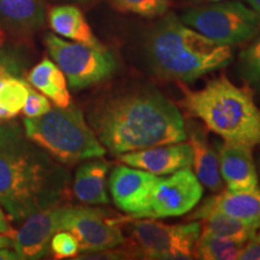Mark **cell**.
I'll return each mask as SVG.
<instances>
[{"label":"cell","instance_id":"obj_1","mask_svg":"<svg viewBox=\"0 0 260 260\" xmlns=\"http://www.w3.org/2000/svg\"><path fill=\"white\" fill-rule=\"evenodd\" d=\"M24 134L17 122L0 123V206L15 222L58 206L69 193L70 175Z\"/></svg>","mask_w":260,"mask_h":260},{"label":"cell","instance_id":"obj_2","mask_svg":"<svg viewBox=\"0 0 260 260\" xmlns=\"http://www.w3.org/2000/svg\"><path fill=\"white\" fill-rule=\"evenodd\" d=\"M90 123L104 147L117 155L187 139L181 112L152 87L126 90L104 100L94 109Z\"/></svg>","mask_w":260,"mask_h":260},{"label":"cell","instance_id":"obj_3","mask_svg":"<svg viewBox=\"0 0 260 260\" xmlns=\"http://www.w3.org/2000/svg\"><path fill=\"white\" fill-rule=\"evenodd\" d=\"M146 57L160 79L193 82L228 67L234 54L232 46L206 38L170 14L149 32Z\"/></svg>","mask_w":260,"mask_h":260},{"label":"cell","instance_id":"obj_4","mask_svg":"<svg viewBox=\"0 0 260 260\" xmlns=\"http://www.w3.org/2000/svg\"><path fill=\"white\" fill-rule=\"evenodd\" d=\"M182 89V106L220 138L251 148L260 144V110L248 89L235 86L224 75L201 89Z\"/></svg>","mask_w":260,"mask_h":260},{"label":"cell","instance_id":"obj_5","mask_svg":"<svg viewBox=\"0 0 260 260\" xmlns=\"http://www.w3.org/2000/svg\"><path fill=\"white\" fill-rule=\"evenodd\" d=\"M24 134L30 141L63 165H74L92 158L104 157L106 148L87 124L80 107H52L35 118L25 117Z\"/></svg>","mask_w":260,"mask_h":260},{"label":"cell","instance_id":"obj_6","mask_svg":"<svg viewBox=\"0 0 260 260\" xmlns=\"http://www.w3.org/2000/svg\"><path fill=\"white\" fill-rule=\"evenodd\" d=\"M44 42L48 54L74 89L95 86L111 77L117 69L116 57L104 45L90 46L54 34H47Z\"/></svg>","mask_w":260,"mask_h":260},{"label":"cell","instance_id":"obj_7","mask_svg":"<svg viewBox=\"0 0 260 260\" xmlns=\"http://www.w3.org/2000/svg\"><path fill=\"white\" fill-rule=\"evenodd\" d=\"M180 19L206 38L229 46L248 42L260 31L259 16L239 2L190 9Z\"/></svg>","mask_w":260,"mask_h":260},{"label":"cell","instance_id":"obj_8","mask_svg":"<svg viewBox=\"0 0 260 260\" xmlns=\"http://www.w3.org/2000/svg\"><path fill=\"white\" fill-rule=\"evenodd\" d=\"M200 234V222L167 225L151 219H138L132 223L135 253L145 259H193Z\"/></svg>","mask_w":260,"mask_h":260},{"label":"cell","instance_id":"obj_9","mask_svg":"<svg viewBox=\"0 0 260 260\" xmlns=\"http://www.w3.org/2000/svg\"><path fill=\"white\" fill-rule=\"evenodd\" d=\"M58 228L75 236L82 253L113 249L125 242L118 218L93 207L60 205Z\"/></svg>","mask_w":260,"mask_h":260},{"label":"cell","instance_id":"obj_10","mask_svg":"<svg viewBox=\"0 0 260 260\" xmlns=\"http://www.w3.org/2000/svg\"><path fill=\"white\" fill-rule=\"evenodd\" d=\"M203 194V184L190 168L181 169L167 178L159 177L146 217L168 218L183 216L195 209Z\"/></svg>","mask_w":260,"mask_h":260},{"label":"cell","instance_id":"obj_11","mask_svg":"<svg viewBox=\"0 0 260 260\" xmlns=\"http://www.w3.org/2000/svg\"><path fill=\"white\" fill-rule=\"evenodd\" d=\"M159 176L129 165H117L109 181L116 207L133 218H144L151 205Z\"/></svg>","mask_w":260,"mask_h":260},{"label":"cell","instance_id":"obj_12","mask_svg":"<svg viewBox=\"0 0 260 260\" xmlns=\"http://www.w3.org/2000/svg\"><path fill=\"white\" fill-rule=\"evenodd\" d=\"M59 209L58 206L39 211L23 220V225L16 230L12 247L22 260H39L50 252L52 236L59 232Z\"/></svg>","mask_w":260,"mask_h":260},{"label":"cell","instance_id":"obj_13","mask_svg":"<svg viewBox=\"0 0 260 260\" xmlns=\"http://www.w3.org/2000/svg\"><path fill=\"white\" fill-rule=\"evenodd\" d=\"M119 159L129 167L161 176L174 174L181 169L191 168L193 151L189 142L184 144L182 141L128 152L121 154Z\"/></svg>","mask_w":260,"mask_h":260},{"label":"cell","instance_id":"obj_14","mask_svg":"<svg viewBox=\"0 0 260 260\" xmlns=\"http://www.w3.org/2000/svg\"><path fill=\"white\" fill-rule=\"evenodd\" d=\"M218 157L220 176L228 189L251 190L258 186V171L249 146L224 140Z\"/></svg>","mask_w":260,"mask_h":260},{"label":"cell","instance_id":"obj_15","mask_svg":"<svg viewBox=\"0 0 260 260\" xmlns=\"http://www.w3.org/2000/svg\"><path fill=\"white\" fill-rule=\"evenodd\" d=\"M209 212H220L260 226V187L256 186L251 190L220 191L218 195L205 200L189 218L201 219Z\"/></svg>","mask_w":260,"mask_h":260},{"label":"cell","instance_id":"obj_16","mask_svg":"<svg viewBox=\"0 0 260 260\" xmlns=\"http://www.w3.org/2000/svg\"><path fill=\"white\" fill-rule=\"evenodd\" d=\"M186 132L193 151L191 167L195 169L198 180L211 191H220L223 188V178L220 176L218 153L210 144L204 129L199 124L188 123Z\"/></svg>","mask_w":260,"mask_h":260},{"label":"cell","instance_id":"obj_17","mask_svg":"<svg viewBox=\"0 0 260 260\" xmlns=\"http://www.w3.org/2000/svg\"><path fill=\"white\" fill-rule=\"evenodd\" d=\"M110 162L103 157L92 158L76 170L73 191L77 200L86 205H106L110 203L106 190V176Z\"/></svg>","mask_w":260,"mask_h":260},{"label":"cell","instance_id":"obj_18","mask_svg":"<svg viewBox=\"0 0 260 260\" xmlns=\"http://www.w3.org/2000/svg\"><path fill=\"white\" fill-rule=\"evenodd\" d=\"M45 16L44 0H0V27L17 35L38 30Z\"/></svg>","mask_w":260,"mask_h":260},{"label":"cell","instance_id":"obj_19","mask_svg":"<svg viewBox=\"0 0 260 260\" xmlns=\"http://www.w3.org/2000/svg\"><path fill=\"white\" fill-rule=\"evenodd\" d=\"M48 23L52 30L61 38L81 44L103 45L94 35L83 12L73 5L54 6L48 12Z\"/></svg>","mask_w":260,"mask_h":260},{"label":"cell","instance_id":"obj_20","mask_svg":"<svg viewBox=\"0 0 260 260\" xmlns=\"http://www.w3.org/2000/svg\"><path fill=\"white\" fill-rule=\"evenodd\" d=\"M28 82L57 107H68L71 104L67 77L58 65L48 58H44L29 71Z\"/></svg>","mask_w":260,"mask_h":260},{"label":"cell","instance_id":"obj_21","mask_svg":"<svg viewBox=\"0 0 260 260\" xmlns=\"http://www.w3.org/2000/svg\"><path fill=\"white\" fill-rule=\"evenodd\" d=\"M201 219L204 222L201 224L203 234L226 237L242 245L251 240L259 229V226L242 222L220 212H209Z\"/></svg>","mask_w":260,"mask_h":260},{"label":"cell","instance_id":"obj_22","mask_svg":"<svg viewBox=\"0 0 260 260\" xmlns=\"http://www.w3.org/2000/svg\"><path fill=\"white\" fill-rule=\"evenodd\" d=\"M29 89L28 82L14 75L0 81V123L10 121L22 112Z\"/></svg>","mask_w":260,"mask_h":260},{"label":"cell","instance_id":"obj_23","mask_svg":"<svg viewBox=\"0 0 260 260\" xmlns=\"http://www.w3.org/2000/svg\"><path fill=\"white\" fill-rule=\"evenodd\" d=\"M239 243L226 237L200 234L195 247V258L203 260H235L242 248Z\"/></svg>","mask_w":260,"mask_h":260},{"label":"cell","instance_id":"obj_24","mask_svg":"<svg viewBox=\"0 0 260 260\" xmlns=\"http://www.w3.org/2000/svg\"><path fill=\"white\" fill-rule=\"evenodd\" d=\"M239 71L253 89L260 92V31L240 53Z\"/></svg>","mask_w":260,"mask_h":260},{"label":"cell","instance_id":"obj_25","mask_svg":"<svg viewBox=\"0 0 260 260\" xmlns=\"http://www.w3.org/2000/svg\"><path fill=\"white\" fill-rule=\"evenodd\" d=\"M117 11L142 17H157L168 11L170 0H110Z\"/></svg>","mask_w":260,"mask_h":260},{"label":"cell","instance_id":"obj_26","mask_svg":"<svg viewBox=\"0 0 260 260\" xmlns=\"http://www.w3.org/2000/svg\"><path fill=\"white\" fill-rule=\"evenodd\" d=\"M50 251H52L54 258L57 259L74 258L80 253V246L75 236L69 232L59 230L52 236Z\"/></svg>","mask_w":260,"mask_h":260},{"label":"cell","instance_id":"obj_27","mask_svg":"<svg viewBox=\"0 0 260 260\" xmlns=\"http://www.w3.org/2000/svg\"><path fill=\"white\" fill-rule=\"evenodd\" d=\"M24 63L22 57L19 56V52L0 47V81L6 76H18L19 73L23 70Z\"/></svg>","mask_w":260,"mask_h":260},{"label":"cell","instance_id":"obj_28","mask_svg":"<svg viewBox=\"0 0 260 260\" xmlns=\"http://www.w3.org/2000/svg\"><path fill=\"white\" fill-rule=\"evenodd\" d=\"M51 109L52 106L50 100L44 94L37 92L30 87L23 110H22L24 116L28 118H35V117H40L47 113Z\"/></svg>","mask_w":260,"mask_h":260},{"label":"cell","instance_id":"obj_29","mask_svg":"<svg viewBox=\"0 0 260 260\" xmlns=\"http://www.w3.org/2000/svg\"><path fill=\"white\" fill-rule=\"evenodd\" d=\"M248 243L241 248L239 253V259L241 260H260V242L254 239L247 241Z\"/></svg>","mask_w":260,"mask_h":260},{"label":"cell","instance_id":"obj_30","mask_svg":"<svg viewBox=\"0 0 260 260\" xmlns=\"http://www.w3.org/2000/svg\"><path fill=\"white\" fill-rule=\"evenodd\" d=\"M16 234V230L11 226V223L8 219V216H6V212L0 206V235H6L10 237H14Z\"/></svg>","mask_w":260,"mask_h":260},{"label":"cell","instance_id":"obj_31","mask_svg":"<svg viewBox=\"0 0 260 260\" xmlns=\"http://www.w3.org/2000/svg\"><path fill=\"white\" fill-rule=\"evenodd\" d=\"M0 260H22L14 247H3L0 248Z\"/></svg>","mask_w":260,"mask_h":260},{"label":"cell","instance_id":"obj_32","mask_svg":"<svg viewBox=\"0 0 260 260\" xmlns=\"http://www.w3.org/2000/svg\"><path fill=\"white\" fill-rule=\"evenodd\" d=\"M245 2L260 18V0H245Z\"/></svg>","mask_w":260,"mask_h":260},{"label":"cell","instance_id":"obj_33","mask_svg":"<svg viewBox=\"0 0 260 260\" xmlns=\"http://www.w3.org/2000/svg\"><path fill=\"white\" fill-rule=\"evenodd\" d=\"M12 237L6 235H0V248L3 247H12Z\"/></svg>","mask_w":260,"mask_h":260},{"label":"cell","instance_id":"obj_34","mask_svg":"<svg viewBox=\"0 0 260 260\" xmlns=\"http://www.w3.org/2000/svg\"><path fill=\"white\" fill-rule=\"evenodd\" d=\"M5 40H6V35H5V31L4 29L0 27V47L4 46L5 44Z\"/></svg>","mask_w":260,"mask_h":260},{"label":"cell","instance_id":"obj_35","mask_svg":"<svg viewBox=\"0 0 260 260\" xmlns=\"http://www.w3.org/2000/svg\"><path fill=\"white\" fill-rule=\"evenodd\" d=\"M252 239H254V240H256V241H258V242H260V232H259V233H255L254 236H253Z\"/></svg>","mask_w":260,"mask_h":260},{"label":"cell","instance_id":"obj_36","mask_svg":"<svg viewBox=\"0 0 260 260\" xmlns=\"http://www.w3.org/2000/svg\"><path fill=\"white\" fill-rule=\"evenodd\" d=\"M258 169H259V172H260V148H259V155H258Z\"/></svg>","mask_w":260,"mask_h":260},{"label":"cell","instance_id":"obj_37","mask_svg":"<svg viewBox=\"0 0 260 260\" xmlns=\"http://www.w3.org/2000/svg\"><path fill=\"white\" fill-rule=\"evenodd\" d=\"M211 2H222V0H211Z\"/></svg>","mask_w":260,"mask_h":260}]
</instances>
